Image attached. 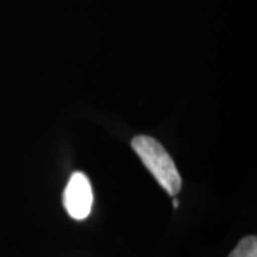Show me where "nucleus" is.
<instances>
[{
	"label": "nucleus",
	"instance_id": "f257e3e1",
	"mask_svg": "<svg viewBox=\"0 0 257 257\" xmlns=\"http://www.w3.org/2000/svg\"><path fill=\"white\" fill-rule=\"evenodd\" d=\"M131 147L163 189L169 195L178 194L181 189V176L162 144L155 138L140 135L133 138Z\"/></svg>",
	"mask_w": 257,
	"mask_h": 257
},
{
	"label": "nucleus",
	"instance_id": "20e7f679",
	"mask_svg": "<svg viewBox=\"0 0 257 257\" xmlns=\"http://www.w3.org/2000/svg\"><path fill=\"white\" fill-rule=\"evenodd\" d=\"M173 206H174V208L179 207V200H178V199H174V201H173Z\"/></svg>",
	"mask_w": 257,
	"mask_h": 257
},
{
	"label": "nucleus",
	"instance_id": "7ed1b4c3",
	"mask_svg": "<svg viewBox=\"0 0 257 257\" xmlns=\"http://www.w3.org/2000/svg\"><path fill=\"white\" fill-rule=\"evenodd\" d=\"M229 257H257V238L255 236H248L243 238L230 253Z\"/></svg>",
	"mask_w": 257,
	"mask_h": 257
},
{
	"label": "nucleus",
	"instance_id": "f03ea898",
	"mask_svg": "<svg viewBox=\"0 0 257 257\" xmlns=\"http://www.w3.org/2000/svg\"><path fill=\"white\" fill-rule=\"evenodd\" d=\"M63 205L74 219L83 220L89 216L93 206V189L85 173L75 172L70 176L63 193Z\"/></svg>",
	"mask_w": 257,
	"mask_h": 257
}]
</instances>
